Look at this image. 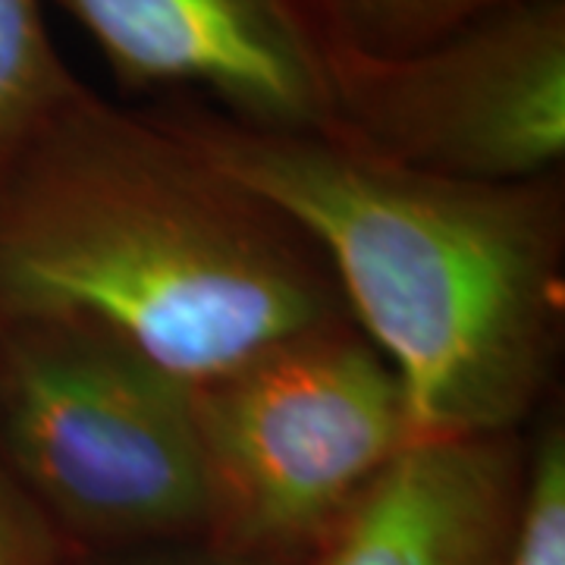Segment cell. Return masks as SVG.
I'll return each instance as SVG.
<instances>
[{
  "label": "cell",
  "mask_w": 565,
  "mask_h": 565,
  "mask_svg": "<svg viewBox=\"0 0 565 565\" xmlns=\"http://www.w3.org/2000/svg\"><path fill=\"white\" fill-rule=\"evenodd\" d=\"M505 565H565V424L550 405L527 427L525 490Z\"/></svg>",
  "instance_id": "obj_10"
},
{
  "label": "cell",
  "mask_w": 565,
  "mask_h": 565,
  "mask_svg": "<svg viewBox=\"0 0 565 565\" xmlns=\"http://www.w3.org/2000/svg\"><path fill=\"white\" fill-rule=\"evenodd\" d=\"M214 544L311 565L415 440L399 377L340 323L189 386Z\"/></svg>",
  "instance_id": "obj_4"
},
{
  "label": "cell",
  "mask_w": 565,
  "mask_h": 565,
  "mask_svg": "<svg viewBox=\"0 0 565 565\" xmlns=\"http://www.w3.org/2000/svg\"><path fill=\"white\" fill-rule=\"evenodd\" d=\"M70 565H289L274 559L245 556L236 550L214 544L207 537L185 541H158V544L120 546V550H95L79 553Z\"/></svg>",
  "instance_id": "obj_12"
},
{
  "label": "cell",
  "mask_w": 565,
  "mask_h": 565,
  "mask_svg": "<svg viewBox=\"0 0 565 565\" xmlns=\"http://www.w3.org/2000/svg\"><path fill=\"white\" fill-rule=\"evenodd\" d=\"M0 456L76 553L207 531L189 386L82 323L0 308Z\"/></svg>",
  "instance_id": "obj_3"
},
{
  "label": "cell",
  "mask_w": 565,
  "mask_h": 565,
  "mask_svg": "<svg viewBox=\"0 0 565 565\" xmlns=\"http://www.w3.org/2000/svg\"><path fill=\"white\" fill-rule=\"evenodd\" d=\"M333 32L367 54H405L522 0H321Z\"/></svg>",
  "instance_id": "obj_9"
},
{
  "label": "cell",
  "mask_w": 565,
  "mask_h": 565,
  "mask_svg": "<svg viewBox=\"0 0 565 565\" xmlns=\"http://www.w3.org/2000/svg\"><path fill=\"white\" fill-rule=\"evenodd\" d=\"M0 308L107 333L185 386L352 323L282 211L79 79L0 161Z\"/></svg>",
  "instance_id": "obj_2"
},
{
  "label": "cell",
  "mask_w": 565,
  "mask_h": 565,
  "mask_svg": "<svg viewBox=\"0 0 565 565\" xmlns=\"http://www.w3.org/2000/svg\"><path fill=\"white\" fill-rule=\"evenodd\" d=\"M333 139L456 180L563 170L565 0H522L405 54L330 35Z\"/></svg>",
  "instance_id": "obj_5"
},
{
  "label": "cell",
  "mask_w": 565,
  "mask_h": 565,
  "mask_svg": "<svg viewBox=\"0 0 565 565\" xmlns=\"http://www.w3.org/2000/svg\"><path fill=\"white\" fill-rule=\"evenodd\" d=\"M76 556L0 456V565H70Z\"/></svg>",
  "instance_id": "obj_11"
},
{
  "label": "cell",
  "mask_w": 565,
  "mask_h": 565,
  "mask_svg": "<svg viewBox=\"0 0 565 565\" xmlns=\"http://www.w3.org/2000/svg\"><path fill=\"white\" fill-rule=\"evenodd\" d=\"M73 85L47 32L44 0H0V161Z\"/></svg>",
  "instance_id": "obj_8"
},
{
  "label": "cell",
  "mask_w": 565,
  "mask_h": 565,
  "mask_svg": "<svg viewBox=\"0 0 565 565\" xmlns=\"http://www.w3.org/2000/svg\"><path fill=\"white\" fill-rule=\"evenodd\" d=\"M122 92L192 95L233 120L333 139L321 0H51Z\"/></svg>",
  "instance_id": "obj_6"
},
{
  "label": "cell",
  "mask_w": 565,
  "mask_h": 565,
  "mask_svg": "<svg viewBox=\"0 0 565 565\" xmlns=\"http://www.w3.org/2000/svg\"><path fill=\"white\" fill-rule=\"evenodd\" d=\"M318 245L405 393L415 440L519 434L565 343L563 170L456 180L337 139L233 120L192 95L141 107Z\"/></svg>",
  "instance_id": "obj_1"
},
{
  "label": "cell",
  "mask_w": 565,
  "mask_h": 565,
  "mask_svg": "<svg viewBox=\"0 0 565 565\" xmlns=\"http://www.w3.org/2000/svg\"><path fill=\"white\" fill-rule=\"evenodd\" d=\"M525 465L527 430L412 440L311 565H505Z\"/></svg>",
  "instance_id": "obj_7"
}]
</instances>
